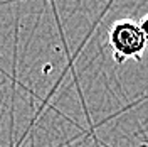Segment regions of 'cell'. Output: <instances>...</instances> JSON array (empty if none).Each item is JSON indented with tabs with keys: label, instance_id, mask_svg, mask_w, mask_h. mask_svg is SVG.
Listing matches in <instances>:
<instances>
[{
	"label": "cell",
	"instance_id": "6da1fadb",
	"mask_svg": "<svg viewBox=\"0 0 148 147\" xmlns=\"http://www.w3.org/2000/svg\"><path fill=\"white\" fill-rule=\"evenodd\" d=\"M108 42L113 51V59L118 64H123L128 59L138 61L148 47L140 24L131 19H121L111 26L108 31Z\"/></svg>",
	"mask_w": 148,
	"mask_h": 147
},
{
	"label": "cell",
	"instance_id": "7a4b0ae2",
	"mask_svg": "<svg viewBox=\"0 0 148 147\" xmlns=\"http://www.w3.org/2000/svg\"><path fill=\"white\" fill-rule=\"evenodd\" d=\"M140 29H141V32H143V36H145V39H147L148 42V14H145L143 17L140 19Z\"/></svg>",
	"mask_w": 148,
	"mask_h": 147
}]
</instances>
